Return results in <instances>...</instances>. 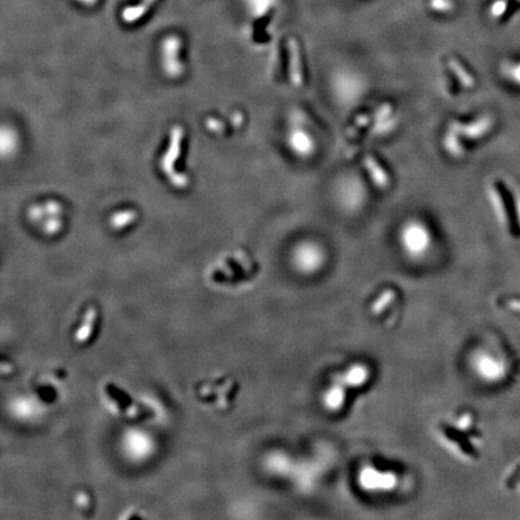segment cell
Returning <instances> with one entry per match:
<instances>
[{"label":"cell","instance_id":"52a82bcc","mask_svg":"<svg viewBox=\"0 0 520 520\" xmlns=\"http://www.w3.org/2000/svg\"><path fill=\"white\" fill-rule=\"evenodd\" d=\"M78 1L82 3V4L87 5V6H92V5L97 4L98 0H78Z\"/></svg>","mask_w":520,"mask_h":520},{"label":"cell","instance_id":"5b68a950","mask_svg":"<svg viewBox=\"0 0 520 520\" xmlns=\"http://www.w3.org/2000/svg\"><path fill=\"white\" fill-rule=\"evenodd\" d=\"M396 292L393 289H388L386 292L382 293V295L379 297V300L374 301V305L371 307V310L374 314H379L384 310V307H387L391 302L395 300Z\"/></svg>","mask_w":520,"mask_h":520},{"label":"cell","instance_id":"7a4b0ae2","mask_svg":"<svg viewBox=\"0 0 520 520\" xmlns=\"http://www.w3.org/2000/svg\"><path fill=\"white\" fill-rule=\"evenodd\" d=\"M182 41L178 36L171 35L164 40L162 43V57H163V66L167 73L170 75H178L182 73V64L178 59Z\"/></svg>","mask_w":520,"mask_h":520},{"label":"cell","instance_id":"3957f363","mask_svg":"<svg viewBox=\"0 0 520 520\" xmlns=\"http://www.w3.org/2000/svg\"><path fill=\"white\" fill-rule=\"evenodd\" d=\"M155 0H142L141 3L138 5H134V6H129V8H125L122 13V18L123 21L127 23H134V22L139 21L140 18L146 15L147 11L150 9L152 5L155 4Z\"/></svg>","mask_w":520,"mask_h":520},{"label":"cell","instance_id":"277c9868","mask_svg":"<svg viewBox=\"0 0 520 520\" xmlns=\"http://www.w3.org/2000/svg\"><path fill=\"white\" fill-rule=\"evenodd\" d=\"M365 167L370 171L371 176L376 182V185L381 188H386L389 185V177H388L387 172H384L382 167L379 165L377 160H374V157H371V155L366 157Z\"/></svg>","mask_w":520,"mask_h":520},{"label":"cell","instance_id":"8992f818","mask_svg":"<svg viewBox=\"0 0 520 520\" xmlns=\"http://www.w3.org/2000/svg\"><path fill=\"white\" fill-rule=\"evenodd\" d=\"M369 123V117L367 116H361L358 118L357 122H356V125L353 127V128H351L349 129V134L352 136L353 134L357 133L358 130L360 129V128H363L364 125H367Z\"/></svg>","mask_w":520,"mask_h":520},{"label":"cell","instance_id":"6da1fadb","mask_svg":"<svg viewBox=\"0 0 520 520\" xmlns=\"http://www.w3.org/2000/svg\"><path fill=\"white\" fill-rule=\"evenodd\" d=\"M478 374L488 382H500L507 374V364L491 353H481L476 360Z\"/></svg>","mask_w":520,"mask_h":520}]
</instances>
